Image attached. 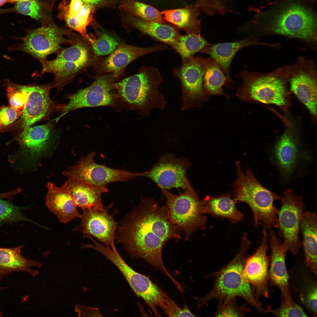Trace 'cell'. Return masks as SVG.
Wrapping results in <instances>:
<instances>
[{"mask_svg":"<svg viewBox=\"0 0 317 317\" xmlns=\"http://www.w3.org/2000/svg\"><path fill=\"white\" fill-rule=\"evenodd\" d=\"M117 242L132 258H141L171 281L174 278L165 267L162 250L170 240L177 242L181 230L171 221L166 204L160 206L153 198H142L121 221Z\"/></svg>","mask_w":317,"mask_h":317,"instance_id":"6da1fadb","label":"cell"},{"mask_svg":"<svg viewBox=\"0 0 317 317\" xmlns=\"http://www.w3.org/2000/svg\"><path fill=\"white\" fill-rule=\"evenodd\" d=\"M250 244L246 237H242L239 250L233 259L220 269L206 276L207 278L213 277L215 282L212 289L206 295L201 297H194L198 308L204 306L213 299L225 301L239 297L254 308L260 314L269 313L268 308L263 307L260 301L256 299L243 274Z\"/></svg>","mask_w":317,"mask_h":317,"instance_id":"7a4b0ae2","label":"cell"},{"mask_svg":"<svg viewBox=\"0 0 317 317\" xmlns=\"http://www.w3.org/2000/svg\"><path fill=\"white\" fill-rule=\"evenodd\" d=\"M237 177L234 184L233 194L236 201L247 203L253 213L254 225H262L269 230L278 227V210L274 205L281 197L267 189L258 181L249 169L244 173L239 162L236 163Z\"/></svg>","mask_w":317,"mask_h":317,"instance_id":"3957f363","label":"cell"},{"mask_svg":"<svg viewBox=\"0 0 317 317\" xmlns=\"http://www.w3.org/2000/svg\"><path fill=\"white\" fill-rule=\"evenodd\" d=\"M163 81L158 69L143 66L136 74L114 84L123 100L147 116L156 109H164L167 104L159 87Z\"/></svg>","mask_w":317,"mask_h":317,"instance_id":"277c9868","label":"cell"},{"mask_svg":"<svg viewBox=\"0 0 317 317\" xmlns=\"http://www.w3.org/2000/svg\"><path fill=\"white\" fill-rule=\"evenodd\" d=\"M243 80L238 96L245 101L273 104L287 111L290 104L286 66L269 73L245 70L241 74Z\"/></svg>","mask_w":317,"mask_h":317,"instance_id":"5b68a950","label":"cell"},{"mask_svg":"<svg viewBox=\"0 0 317 317\" xmlns=\"http://www.w3.org/2000/svg\"><path fill=\"white\" fill-rule=\"evenodd\" d=\"M73 35L70 47L61 50L55 59L41 62L42 70L39 75L53 74L56 85L66 83L94 61V53L90 43L82 36Z\"/></svg>","mask_w":317,"mask_h":317,"instance_id":"8992f818","label":"cell"},{"mask_svg":"<svg viewBox=\"0 0 317 317\" xmlns=\"http://www.w3.org/2000/svg\"><path fill=\"white\" fill-rule=\"evenodd\" d=\"M160 189L166 199V204L171 221L184 233L185 240H188L193 232L206 224L203 200L199 199L190 184L178 195Z\"/></svg>","mask_w":317,"mask_h":317,"instance_id":"52a82bcc","label":"cell"},{"mask_svg":"<svg viewBox=\"0 0 317 317\" xmlns=\"http://www.w3.org/2000/svg\"><path fill=\"white\" fill-rule=\"evenodd\" d=\"M92 249L99 252L113 263L123 274L130 287L145 302L155 315L159 314L158 307L165 306L168 294L149 278L137 272L129 265L117 249H114L97 242Z\"/></svg>","mask_w":317,"mask_h":317,"instance_id":"ba28073f","label":"cell"},{"mask_svg":"<svg viewBox=\"0 0 317 317\" xmlns=\"http://www.w3.org/2000/svg\"><path fill=\"white\" fill-rule=\"evenodd\" d=\"M270 23L273 33L307 41H316L317 23L314 15L298 4H292L279 11Z\"/></svg>","mask_w":317,"mask_h":317,"instance_id":"9c48e42d","label":"cell"},{"mask_svg":"<svg viewBox=\"0 0 317 317\" xmlns=\"http://www.w3.org/2000/svg\"><path fill=\"white\" fill-rule=\"evenodd\" d=\"M207 60L202 57L191 56L182 60L180 67L173 69V75L182 87L183 110L200 106L206 99L203 78Z\"/></svg>","mask_w":317,"mask_h":317,"instance_id":"30bf717a","label":"cell"},{"mask_svg":"<svg viewBox=\"0 0 317 317\" xmlns=\"http://www.w3.org/2000/svg\"><path fill=\"white\" fill-rule=\"evenodd\" d=\"M281 200V206L277 215L279 233L288 250L296 255L302 247L299 233L305 204L302 197L291 189L284 192Z\"/></svg>","mask_w":317,"mask_h":317,"instance_id":"8fae6325","label":"cell"},{"mask_svg":"<svg viewBox=\"0 0 317 317\" xmlns=\"http://www.w3.org/2000/svg\"><path fill=\"white\" fill-rule=\"evenodd\" d=\"M95 152H91L82 156L76 165L64 171L63 174L68 179L82 181L98 186H105L112 182L126 181L138 176V173L98 164L95 161Z\"/></svg>","mask_w":317,"mask_h":317,"instance_id":"7c38bea8","label":"cell"},{"mask_svg":"<svg viewBox=\"0 0 317 317\" xmlns=\"http://www.w3.org/2000/svg\"><path fill=\"white\" fill-rule=\"evenodd\" d=\"M315 64L303 57L287 66L290 89L308 109L315 118L317 116V79Z\"/></svg>","mask_w":317,"mask_h":317,"instance_id":"4fadbf2b","label":"cell"},{"mask_svg":"<svg viewBox=\"0 0 317 317\" xmlns=\"http://www.w3.org/2000/svg\"><path fill=\"white\" fill-rule=\"evenodd\" d=\"M70 33L54 25H44L29 31L16 49L30 54L41 62L49 55L61 49V44H70L71 38L67 39L63 36L70 35Z\"/></svg>","mask_w":317,"mask_h":317,"instance_id":"5bb4252c","label":"cell"},{"mask_svg":"<svg viewBox=\"0 0 317 317\" xmlns=\"http://www.w3.org/2000/svg\"><path fill=\"white\" fill-rule=\"evenodd\" d=\"M190 166V161L185 157L177 158L166 154L162 155L150 170L139 173L138 176L150 179L160 188H180L185 190L190 184L186 176Z\"/></svg>","mask_w":317,"mask_h":317,"instance_id":"9a60e30c","label":"cell"},{"mask_svg":"<svg viewBox=\"0 0 317 317\" xmlns=\"http://www.w3.org/2000/svg\"><path fill=\"white\" fill-rule=\"evenodd\" d=\"M113 205L112 203L103 210L94 208L82 210L80 217L81 224L75 230L82 232L85 237H94L106 246L117 249L115 243L116 231L119 225L114 217L117 211L115 210L112 215L109 213Z\"/></svg>","mask_w":317,"mask_h":317,"instance_id":"2e32d148","label":"cell"},{"mask_svg":"<svg viewBox=\"0 0 317 317\" xmlns=\"http://www.w3.org/2000/svg\"><path fill=\"white\" fill-rule=\"evenodd\" d=\"M114 79L110 74L101 77L89 87L69 96V101L63 108L61 115L80 108L112 105Z\"/></svg>","mask_w":317,"mask_h":317,"instance_id":"e0dca14e","label":"cell"},{"mask_svg":"<svg viewBox=\"0 0 317 317\" xmlns=\"http://www.w3.org/2000/svg\"><path fill=\"white\" fill-rule=\"evenodd\" d=\"M268 236L267 229L262 231V242L255 252L247 257L243 269L244 275L259 301L262 297L267 298L270 291L269 283V258L267 256Z\"/></svg>","mask_w":317,"mask_h":317,"instance_id":"ac0fdd59","label":"cell"},{"mask_svg":"<svg viewBox=\"0 0 317 317\" xmlns=\"http://www.w3.org/2000/svg\"><path fill=\"white\" fill-rule=\"evenodd\" d=\"M289 273V284L296 297L314 316L317 314V275L306 264L304 259L298 260Z\"/></svg>","mask_w":317,"mask_h":317,"instance_id":"d6986e66","label":"cell"},{"mask_svg":"<svg viewBox=\"0 0 317 317\" xmlns=\"http://www.w3.org/2000/svg\"><path fill=\"white\" fill-rule=\"evenodd\" d=\"M28 97L22 115L23 129L46 117L56 108L50 95V85H23Z\"/></svg>","mask_w":317,"mask_h":317,"instance_id":"ffe728a7","label":"cell"},{"mask_svg":"<svg viewBox=\"0 0 317 317\" xmlns=\"http://www.w3.org/2000/svg\"><path fill=\"white\" fill-rule=\"evenodd\" d=\"M268 240L271 248L269 257V283L271 286H277L281 296L291 295L289 284V275L285 262L287 248L281 242L274 232L269 230Z\"/></svg>","mask_w":317,"mask_h":317,"instance_id":"44dd1931","label":"cell"},{"mask_svg":"<svg viewBox=\"0 0 317 317\" xmlns=\"http://www.w3.org/2000/svg\"><path fill=\"white\" fill-rule=\"evenodd\" d=\"M168 49L166 44L163 43L146 48L122 43L104 60L102 67L115 79L121 75L127 66L135 60L150 53Z\"/></svg>","mask_w":317,"mask_h":317,"instance_id":"7402d4cb","label":"cell"},{"mask_svg":"<svg viewBox=\"0 0 317 317\" xmlns=\"http://www.w3.org/2000/svg\"><path fill=\"white\" fill-rule=\"evenodd\" d=\"M298 140L294 133L286 130L276 144L273 151L274 158L282 177L288 179L292 175L302 154Z\"/></svg>","mask_w":317,"mask_h":317,"instance_id":"603a6c76","label":"cell"},{"mask_svg":"<svg viewBox=\"0 0 317 317\" xmlns=\"http://www.w3.org/2000/svg\"><path fill=\"white\" fill-rule=\"evenodd\" d=\"M47 192L45 198V204L49 211L63 223L80 218L75 202L69 191L62 186L58 187L48 182L46 185Z\"/></svg>","mask_w":317,"mask_h":317,"instance_id":"cb8c5ba5","label":"cell"},{"mask_svg":"<svg viewBox=\"0 0 317 317\" xmlns=\"http://www.w3.org/2000/svg\"><path fill=\"white\" fill-rule=\"evenodd\" d=\"M63 186L69 191L77 206L82 210L91 208L103 210L105 208L102 198L103 193L109 191L106 186L72 179H68Z\"/></svg>","mask_w":317,"mask_h":317,"instance_id":"d4e9b609","label":"cell"},{"mask_svg":"<svg viewBox=\"0 0 317 317\" xmlns=\"http://www.w3.org/2000/svg\"><path fill=\"white\" fill-rule=\"evenodd\" d=\"M261 44L263 43L255 38L250 36L236 42L211 44L203 49L200 52L209 55L217 62L230 82L232 81L230 72V65L237 52L246 47Z\"/></svg>","mask_w":317,"mask_h":317,"instance_id":"484cf974","label":"cell"},{"mask_svg":"<svg viewBox=\"0 0 317 317\" xmlns=\"http://www.w3.org/2000/svg\"><path fill=\"white\" fill-rule=\"evenodd\" d=\"M23 247L21 245L12 248L0 247V281L5 276L12 272H24L35 276L38 273L31 267H40V262L24 257L21 252Z\"/></svg>","mask_w":317,"mask_h":317,"instance_id":"4316f807","label":"cell"},{"mask_svg":"<svg viewBox=\"0 0 317 317\" xmlns=\"http://www.w3.org/2000/svg\"><path fill=\"white\" fill-rule=\"evenodd\" d=\"M303 235L302 247L304 253V260L307 266L317 275V231L316 214L314 212H304L300 225Z\"/></svg>","mask_w":317,"mask_h":317,"instance_id":"83f0119b","label":"cell"},{"mask_svg":"<svg viewBox=\"0 0 317 317\" xmlns=\"http://www.w3.org/2000/svg\"><path fill=\"white\" fill-rule=\"evenodd\" d=\"M200 9L195 5L162 12L163 18L187 33L200 34Z\"/></svg>","mask_w":317,"mask_h":317,"instance_id":"f1b7e54d","label":"cell"},{"mask_svg":"<svg viewBox=\"0 0 317 317\" xmlns=\"http://www.w3.org/2000/svg\"><path fill=\"white\" fill-rule=\"evenodd\" d=\"M18 140L24 151L33 155L42 152L51 139L52 127L49 123L23 129Z\"/></svg>","mask_w":317,"mask_h":317,"instance_id":"f546056e","label":"cell"},{"mask_svg":"<svg viewBox=\"0 0 317 317\" xmlns=\"http://www.w3.org/2000/svg\"><path fill=\"white\" fill-rule=\"evenodd\" d=\"M205 214L227 218L233 223L242 220L243 215L236 206V200L229 195L218 197L206 196L203 200Z\"/></svg>","mask_w":317,"mask_h":317,"instance_id":"4dcf8cb0","label":"cell"},{"mask_svg":"<svg viewBox=\"0 0 317 317\" xmlns=\"http://www.w3.org/2000/svg\"><path fill=\"white\" fill-rule=\"evenodd\" d=\"M130 19L131 26L143 34L171 46L181 35L176 28L168 25L146 21L137 17Z\"/></svg>","mask_w":317,"mask_h":317,"instance_id":"1f68e13d","label":"cell"},{"mask_svg":"<svg viewBox=\"0 0 317 317\" xmlns=\"http://www.w3.org/2000/svg\"><path fill=\"white\" fill-rule=\"evenodd\" d=\"M230 82L220 64L211 58H208L203 78V87L206 94L224 95L222 87Z\"/></svg>","mask_w":317,"mask_h":317,"instance_id":"d6a6232c","label":"cell"},{"mask_svg":"<svg viewBox=\"0 0 317 317\" xmlns=\"http://www.w3.org/2000/svg\"><path fill=\"white\" fill-rule=\"evenodd\" d=\"M211 44L200 35L196 33L180 35L171 46L180 55L182 60L193 56L197 52Z\"/></svg>","mask_w":317,"mask_h":317,"instance_id":"836d02e7","label":"cell"},{"mask_svg":"<svg viewBox=\"0 0 317 317\" xmlns=\"http://www.w3.org/2000/svg\"><path fill=\"white\" fill-rule=\"evenodd\" d=\"M120 7L130 14L144 20L164 23L162 12L151 6L134 0H122Z\"/></svg>","mask_w":317,"mask_h":317,"instance_id":"e575fe53","label":"cell"},{"mask_svg":"<svg viewBox=\"0 0 317 317\" xmlns=\"http://www.w3.org/2000/svg\"><path fill=\"white\" fill-rule=\"evenodd\" d=\"M95 10L94 6L83 4L77 14L64 20L68 27L79 33L90 43L93 42V38L87 34L86 29L93 20Z\"/></svg>","mask_w":317,"mask_h":317,"instance_id":"d590c367","label":"cell"},{"mask_svg":"<svg viewBox=\"0 0 317 317\" xmlns=\"http://www.w3.org/2000/svg\"><path fill=\"white\" fill-rule=\"evenodd\" d=\"M236 297L225 301L217 300V311L214 314L216 317H243L251 312L247 307V303L239 305Z\"/></svg>","mask_w":317,"mask_h":317,"instance_id":"8d00e7d4","label":"cell"},{"mask_svg":"<svg viewBox=\"0 0 317 317\" xmlns=\"http://www.w3.org/2000/svg\"><path fill=\"white\" fill-rule=\"evenodd\" d=\"M94 54L103 56L111 54L119 45L118 41L112 36L106 33H100L97 38H93L91 43Z\"/></svg>","mask_w":317,"mask_h":317,"instance_id":"74e56055","label":"cell"},{"mask_svg":"<svg viewBox=\"0 0 317 317\" xmlns=\"http://www.w3.org/2000/svg\"><path fill=\"white\" fill-rule=\"evenodd\" d=\"M9 106L14 109L23 110L28 97V93L23 85L9 81H5Z\"/></svg>","mask_w":317,"mask_h":317,"instance_id":"f35d334b","label":"cell"},{"mask_svg":"<svg viewBox=\"0 0 317 317\" xmlns=\"http://www.w3.org/2000/svg\"><path fill=\"white\" fill-rule=\"evenodd\" d=\"M270 312L277 317H307L303 309L293 300L291 296L281 298V302L277 308L271 309Z\"/></svg>","mask_w":317,"mask_h":317,"instance_id":"ab89813d","label":"cell"},{"mask_svg":"<svg viewBox=\"0 0 317 317\" xmlns=\"http://www.w3.org/2000/svg\"><path fill=\"white\" fill-rule=\"evenodd\" d=\"M0 198V223L26 220L19 207Z\"/></svg>","mask_w":317,"mask_h":317,"instance_id":"60d3db41","label":"cell"},{"mask_svg":"<svg viewBox=\"0 0 317 317\" xmlns=\"http://www.w3.org/2000/svg\"><path fill=\"white\" fill-rule=\"evenodd\" d=\"M22 113V110L14 109L9 105L0 106V132L18 119Z\"/></svg>","mask_w":317,"mask_h":317,"instance_id":"b9f144b4","label":"cell"},{"mask_svg":"<svg viewBox=\"0 0 317 317\" xmlns=\"http://www.w3.org/2000/svg\"><path fill=\"white\" fill-rule=\"evenodd\" d=\"M16 8L19 13L30 16L36 20L41 17L40 6L35 0L17 2Z\"/></svg>","mask_w":317,"mask_h":317,"instance_id":"7bdbcfd3","label":"cell"},{"mask_svg":"<svg viewBox=\"0 0 317 317\" xmlns=\"http://www.w3.org/2000/svg\"><path fill=\"white\" fill-rule=\"evenodd\" d=\"M83 5L81 0H71L68 4L63 1L59 6V18L64 20L72 17L79 12Z\"/></svg>","mask_w":317,"mask_h":317,"instance_id":"ee69618b","label":"cell"},{"mask_svg":"<svg viewBox=\"0 0 317 317\" xmlns=\"http://www.w3.org/2000/svg\"><path fill=\"white\" fill-rule=\"evenodd\" d=\"M75 311L80 317H102L103 316L101 313L98 308L84 306H75Z\"/></svg>","mask_w":317,"mask_h":317,"instance_id":"f6af8a7d","label":"cell"},{"mask_svg":"<svg viewBox=\"0 0 317 317\" xmlns=\"http://www.w3.org/2000/svg\"><path fill=\"white\" fill-rule=\"evenodd\" d=\"M195 5L200 10L205 11L208 10L210 7V4L208 0H195Z\"/></svg>","mask_w":317,"mask_h":317,"instance_id":"bcb514c9","label":"cell"},{"mask_svg":"<svg viewBox=\"0 0 317 317\" xmlns=\"http://www.w3.org/2000/svg\"><path fill=\"white\" fill-rule=\"evenodd\" d=\"M106 0H81L83 4L90 5L94 6L104 2Z\"/></svg>","mask_w":317,"mask_h":317,"instance_id":"7dc6e473","label":"cell"},{"mask_svg":"<svg viewBox=\"0 0 317 317\" xmlns=\"http://www.w3.org/2000/svg\"><path fill=\"white\" fill-rule=\"evenodd\" d=\"M11 194L9 192L0 193V198H9L11 197Z\"/></svg>","mask_w":317,"mask_h":317,"instance_id":"c3c4849f","label":"cell"},{"mask_svg":"<svg viewBox=\"0 0 317 317\" xmlns=\"http://www.w3.org/2000/svg\"><path fill=\"white\" fill-rule=\"evenodd\" d=\"M11 0H0V6L6 3H13Z\"/></svg>","mask_w":317,"mask_h":317,"instance_id":"681fc988","label":"cell"},{"mask_svg":"<svg viewBox=\"0 0 317 317\" xmlns=\"http://www.w3.org/2000/svg\"><path fill=\"white\" fill-rule=\"evenodd\" d=\"M11 0L13 2L14 1L19 2V1H30V0Z\"/></svg>","mask_w":317,"mask_h":317,"instance_id":"f907efd6","label":"cell"},{"mask_svg":"<svg viewBox=\"0 0 317 317\" xmlns=\"http://www.w3.org/2000/svg\"><path fill=\"white\" fill-rule=\"evenodd\" d=\"M4 289V288H3L2 287H0V291L1 290L3 289ZM2 316V314L1 313V312H0V317Z\"/></svg>","mask_w":317,"mask_h":317,"instance_id":"816d5d0a","label":"cell"},{"mask_svg":"<svg viewBox=\"0 0 317 317\" xmlns=\"http://www.w3.org/2000/svg\"></svg>","mask_w":317,"mask_h":317,"instance_id":"f5cc1de1","label":"cell"}]
</instances>
